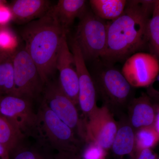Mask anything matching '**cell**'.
I'll return each instance as SVG.
<instances>
[{
  "label": "cell",
  "mask_w": 159,
  "mask_h": 159,
  "mask_svg": "<svg viewBox=\"0 0 159 159\" xmlns=\"http://www.w3.org/2000/svg\"><path fill=\"white\" fill-rule=\"evenodd\" d=\"M56 70L59 71L60 86L63 93L78 105L79 82L74 55L70 51L66 35L63 39L56 61Z\"/></svg>",
  "instance_id": "12"
},
{
  "label": "cell",
  "mask_w": 159,
  "mask_h": 159,
  "mask_svg": "<svg viewBox=\"0 0 159 159\" xmlns=\"http://www.w3.org/2000/svg\"><path fill=\"white\" fill-rule=\"evenodd\" d=\"M17 43V39L12 31L5 26H0V51L13 52Z\"/></svg>",
  "instance_id": "23"
},
{
  "label": "cell",
  "mask_w": 159,
  "mask_h": 159,
  "mask_svg": "<svg viewBox=\"0 0 159 159\" xmlns=\"http://www.w3.org/2000/svg\"><path fill=\"white\" fill-rule=\"evenodd\" d=\"M88 145L80 154L83 159H105L106 151L92 141H87Z\"/></svg>",
  "instance_id": "24"
},
{
  "label": "cell",
  "mask_w": 159,
  "mask_h": 159,
  "mask_svg": "<svg viewBox=\"0 0 159 159\" xmlns=\"http://www.w3.org/2000/svg\"><path fill=\"white\" fill-rule=\"evenodd\" d=\"M152 104L150 97L143 93L140 97L132 100L129 106L130 125L136 129L153 125L157 107Z\"/></svg>",
  "instance_id": "13"
},
{
  "label": "cell",
  "mask_w": 159,
  "mask_h": 159,
  "mask_svg": "<svg viewBox=\"0 0 159 159\" xmlns=\"http://www.w3.org/2000/svg\"><path fill=\"white\" fill-rule=\"evenodd\" d=\"M55 159H83L80 152H59L55 154Z\"/></svg>",
  "instance_id": "27"
},
{
  "label": "cell",
  "mask_w": 159,
  "mask_h": 159,
  "mask_svg": "<svg viewBox=\"0 0 159 159\" xmlns=\"http://www.w3.org/2000/svg\"><path fill=\"white\" fill-rule=\"evenodd\" d=\"M84 0H59L52 7L53 11L61 25L68 31L76 18H79L87 9Z\"/></svg>",
  "instance_id": "15"
},
{
  "label": "cell",
  "mask_w": 159,
  "mask_h": 159,
  "mask_svg": "<svg viewBox=\"0 0 159 159\" xmlns=\"http://www.w3.org/2000/svg\"><path fill=\"white\" fill-rule=\"evenodd\" d=\"M26 138L9 153L10 159H55L53 150L39 141L31 143Z\"/></svg>",
  "instance_id": "16"
},
{
  "label": "cell",
  "mask_w": 159,
  "mask_h": 159,
  "mask_svg": "<svg viewBox=\"0 0 159 159\" xmlns=\"http://www.w3.org/2000/svg\"><path fill=\"white\" fill-rule=\"evenodd\" d=\"M92 77L96 91L99 92L108 107L122 106L129 101L132 87L116 69L108 66L106 63Z\"/></svg>",
  "instance_id": "7"
},
{
  "label": "cell",
  "mask_w": 159,
  "mask_h": 159,
  "mask_svg": "<svg viewBox=\"0 0 159 159\" xmlns=\"http://www.w3.org/2000/svg\"><path fill=\"white\" fill-rule=\"evenodd\" d=\"M42 94L41 100L48 107L76 134L85 140L84 121L80 118L76 106L63 93L59 83L50 80L45 84Z\"/></svg>",
  "instance_id": "6"
},
{
  "label": "cell",
  "mask_w": 159,
  "mask_h": 159,
  "mask_svg": "<svg viewBox=\"0 0 159 159\" xmlns=\"http://www.w3.org/2000/svg\"><path fill=\"white\" fill-rule=\"evenodd\" d=\"M159 141V134L153 126L142 127L135 133L134 152L142 149H152Z\"/></svg>",
  "instance_id": "22"
},
{
  "label": "cell",
  "mask_w": 159,
  "mask_h": 159,
  "mask_svg": "<svg viewBox=\"0 0 159 159\" xmlns=\"http://www.w3.org/2000/svg\"><path fill=\"white\" fill-rule=\"evenodd\" d=\"M26 138L11 121L0 114V143L9 153Z\"/></svg>",
  "instance_id": "20"
},
{
  "label": "cell",
  "mask_w": 159,
  "mask_h": 159,
  "mask_svg": "<svg viewBox=\"0 0 159 159\" xmlns=\"http://www.w3.org/2000/svg\"><path fill=\"white\" fill-rule=\"evenodd\" d=\"M51 2L47 0H16L10 9L12 19L18 24L28 23L41 17L51 9Z\"/></svg>",
  "instance_id": "14"
},
{
  "label": "cell",
  "mask_w": 159,
  "mask_h": 159,
  "mask_svg": "<svg viewBox=\"0 0 159 159\" xmlns=\"http://www.w3.org/2000/svg\"><path fill=\"white\" fill-rule=\"evenodd\" d=\"M12 19L10 8L4 5L0 4V26H4Z\"/></svg>",
  "instance_id": "26"
},
{
  "label": "cell",
  "mask_w": 159,
  "mask_h": 159,
  "mask_svg": "<svg viewBox=\"0 0 159 159\" xmlns=\"http://www.w3.org/2000/svg\"><path fill=\"white\" fill-rule=\"evenodd\" d=\"M16 96L37 99L45 84L37 66L25 48H16L12 53Z\"/></svg>",
  "instance_id": "5"
},
{
  "label": "cell",
  "mask_w": 159,
  "mask_h": 159,
  "mask_svg": "<svg viewBox=\"0 0 159 159\" xmlns=\"http://www.w3.org/2000/svg\"><path fill=\"white\" fill-rule=\"evenodd\" d=\"M79 19L74 39L84 60L101 57L106 47L107 23L87 9Z\"/></svg>",
  "instance_id": "4"
},
{
  "label": "cell",
  "mask_w": 159,
  "mask_h": 159,
  "mask_svg": "<svg viewBox=\"0 0 159 159\" xmlns=\"http://www.w3.org/2000/svg\"><path fill=\"white\" fill-rule=\"evenodd\" d=\"M131 157L132 159H159L152 149L148 148L135 151Z\"/></svg>",
  "instance_id": "25"
},
{
  "label": "cell",
  "mask_w": 159,
  "mask_h": 159,
  "mask_svg": "<svg viewBox=\"0 0 159 159\" xmlns=\"http://www.w3.org/2000/svg\"><path fill=\"white\" fill-rule=\"evenodd\" d=\"M159 72V59L150 53H135L125 60L122 72L132 87L149 86Z\"/></svg>",
  "instance_id": "9"
},
{
  "label": "cell",
  "mask_w": 159,
  "mask_h": 159,
  "mask_svg": "<svg viewBox=\"0 0 159 159\" xmlns=\"http://www.w3.org/2000/svg\"><path fill=\"white\" fill-rule=\"evenodd\" d=\"M32 100L24 97L3 95L0 97V114L11 121L26 138L34 139L37 124V112Z\"/></svg>",
  "instance_id": "8"
},
{
  "label": "cell",
  "mask_w": 159,
  "mask_h": 159,
  "mask_svg": "<svg viewBox=\"0 0 159 159\" xmlns=\"http://www.w3.org/2000/svg\"><path fill=\"white\" fill-rule=\"evenodd\" d=\"M154 2L127 1L123 13L107 23L106 47L101 57L106 63L126 60L148 48L147 27Z\"/></svg>",
  "instance_id": "1"
},
{
  "label": "cell",
  "mask_w": 159,
  "mask_h": 159,
  "mask_svg": "<svg viewBox=\"0 0 159 159\" xmlns=\"http://www.w3.org/2000/svg\"><path fill=\"white\" fill-rule=\"evenodd\" d=\"M2 96V95H1V93H0V97Z\"/></svg>",
  "instance_id": "31"
},
{
  "label": "cell",
  "mask_w": 159,
  "mask_h": 159,
  "mask_svg": "<svg viewBox=\"0 0 159 159\" xmlns=\"http://www.w3.org/2000/svg\"><path fill=\"white\" fill-rule=\"evenodd\" d=\"M155 129L159 134V109L157 111L155 117L153 125Z\"/></svg>",
  "instance_id": "29"
},
{
  "label": "cell",
  "mask_w": 159,
  "mask_h": 159,
  "mask_svg": "<svg viewBox=\"0 0 159 159\" xmlns=\"http://www.w3.org/2000/svg\"><path fill=\"white\" fill-rule=\"evenodd\" d=\"M67 31L57 20L52 7L44 15L27 23L22 31L25 48L37 66L44 84L56 70V61Z\"/></svg>",
  "instance_id": "2"
},
{
  "label": "cell",
  "mask_w": 159,
  "mask_h": 159,
  "mask_svg": "<svg viewBox=\"0 0 159 159\" xmlns=\"http://www.w3.org/2000/svg\"><path fill=\"white\" fill-rule=\"evenodd\" d=\"M91 10L103 20H114L123 13L127 4L125 0H91Z\"/></svg>",
  "instance_id": "19"
},
{
  "label": "cell",
  "mask_w": 159,
  "mask_h": 159,
  "mask_svg": "<svg viewBox=\"0 0 159 159\" xmlns=\"http://www.w3.org/2000/svg\"><path fill=\"white\" fill-rule=\"evenodd\" d=\"M37 115V128L34 139L57 152H80L81 142L74 131L62 122L43 100H41Z\"/></svg>",
  "instance_id": "3"
},
{
  "label": "cell",
  "mask_w": 159,
  "mask_h": 159,
  "mask_svg": "<svg viewBox=\"0 0 159 159\" xmlns=\"http://www.w3.org/2000/svg\"><path fill=\"white\" fill-rule=\"evenodd\" d=\"M86 141L95 142L106 151L110 149L118 126L107 106L97 107L85 122Z\"/></svg>",
  "instance_id": "10"
},
{
  "label": "cell",
  "mask_w": 159,
  "mask_h": 159,
  "mask_svg": "<svg viewBox=\"0 0 159 159\" xmlns=\"http://www.w3.org/2000/svg\"><path fill=\"white\" fill-rule=\"evenodd\" d=\"M3 3H4V2H2V1H0V4H2Z\"/></svg>",
  "instance_id": "30"
},
{
  "label": "cell",
  "mask_w": 159,
  "mask_h": 159,
  "mask_svg": "<svg viewBox=\"0 0 159 159\" xmlns=\"http://www.w3.org/2000/svg\"><path fill=\"white\" fill-rule=\"evenodd\" d=\"M0 159H10L9 151L0 143Z\"/></svg>",
  "instance_id": "28"
},
{
  "label": "cell",
  "mask_w": 159,
  "mask_h": 159,
  "mask_svg": "<svg viewBox=\"0 0 159 159\" xmlns=\"http://www.w3.org/2000/svg\"><path fill=\"white\" fill-rule=\"evenodd\" d=\"M111 148L117 156H132L134 152L135 132L130 125L118 126Z\"/></svg>",
  "instance_id": "17"
},
{
  "label": "cell",
  "mask_w": 159,
  "mask_h": 159,
  "mask_svg": "<svg viewBox=\"0 0 159 159\" xmlns=\"http://www.w3.org/2000/svg\"><path fill=\"white\" fill-rule=\"evenodd\" d=\"M71 48L78 77V105L85 117V122L89 116L97 107V91L80 48L74 39L71 43Z\"/></svg>",
  "instance_id": "11"
},
{
  "label": "cell",
  "mask_w": 159,
  "mask_h": 159,
  "mask_svg": "<svg viewBox=\"0 0 159 159\" xmlns=\"http://www.w3.org/2000/svg\"><path fill=\"white\" fill-rule=\"evenodd\" d=\"M12 52L0 51V93L16 96Z\"/></svg>",
  "instance_id": "18"
},
{
  "label": "cell",
  "mask_w": 159,
  "mask_h": 159,
  "mask_svg": "<svg viewBox=\"0 0 159 159\" xmlns=\"http://www.w3.org/2000/svg\"><path fill=\"white\" fill-rule=\"evenodd\" d=\"M148 48L150 54L159 58V1L155 0L152 14L147 27Z\"/></svg>",
  "instance_id": "21"
}]
</instances>
